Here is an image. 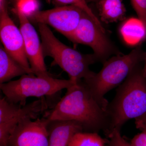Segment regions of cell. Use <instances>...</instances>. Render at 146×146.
<instances>
[{
	"label": "cell",
	"mask_w": 146,
	"mask_h": 146,
	"mask_svg": "<svg viewBox=\"0 0 146 146\" xmlns=\"http://www.w3.org/2000/svg\"><path fill=\"white\" fill-rule=\"evenodd\" d=\"M46 117L49 121H72L84 132L107 133L109 121L106 111L99 104L82 80L67 89L65 96Z\"/></svg>",
	"instance_id": "obj_1"
},
{
	"label": "cell",
	"mask_w": 146,
	"mask_h": 146,
	"mask_svg": "<svg viewBox=\"0 0 146 146\" xmlns=\"http://www.w3.org/2000/svg\"><path fill=\"white\" fill-rule=\"evenodd\" d=\"M141 65L136 68L117 89L116 96L106 107L109 129H121L131 119L135 120L136 127L146 129V79Z\"/></svg>",
	"instance_id": "obj_2"
},
{
	"label": "cell",
	"mask_w": 146,
	"mask_h": 146,
	"mask_svg": "<svg viewBox=\"0 0 146 146\" xmlns=\"http://www.w3.org/2000/svg\"><path fill=\"white\" fill-rule=\"evenodd\" d=\"M146 52L137 47L127 54H118L103 63L102 70L83 82L94 98L106 110L108 102L104 96L125 81L131 73L145 61Z\"/></svg>",
	"instance_id": "obj_3"
},
{
	"label": "cell",
	"mask_w": 146,
	"mask_h": 146,
	"mask_svg": "<svg viewBox=\"0 0 146 146\" xmlns=\"http://www.w3.org/2000/svg\"><path fill=\"white\" fill-rule=\"evenodd\" d=\"M44 56L52 58L55 64L68 74L70 79L79 81L94 72L89 66L97 61L94 54H84L60 42L47 25L38 24Z\"/></svg>",
	"instance_id": "obj_4"
},
{
	"label": "cell",
	"mask_w": 146,
	"mask_h": 146,
	"mask_svg": "<svg viewBox=\"0 0 146 146\" xmlns=\"http://www.w3.org/2000/svg\"><path fill=\"white\" fill-rule=\"evenodd\" d=\"M78 81L60 79L50 75L36 76L26 74L19 79L1 84L0 88L5 97L13 103L25 105L30 97L42 98L57 94L64 89H68Z\"/></svg>",
	"instance_id": "obj_5"
},
{
	"label": "cell",
	"mask_w": 146,
	"mask_h": 146,
	"mask_svg": "<svg viewBox=\"0 0 146 146\" xmlns=\"http://www.w3.org/2000/svg\"><path fill=\"white\" fill-rule=\"evenodd\" d=\"M68 39L74 43L91 47L97 61L103 63L112 55L120 54L106 35L105 29L98 25L85 11L83 12L78 27Z\"/></svg>",
	"instance_id": "obj_6"
},
{
	"label": "cell",
	"mask_w": 146,
	"mask_h": 146,
	"mask_svg": "<svg viewBox=\"0 0 146 146\" xmlns=\"http://www.w3.org/2000/svg\"><path fill=\"white\" fill-rule=\"evenodd\" d=\"M0 37L7 52L28 74H33L26 54L23 35L9 15L7 0H0Z\"/></svg>",
	"instance_id": "obj_7"
},
{
	"label": "cell",
	"mask_w": 146,
	"mask_h": 146,
	"mask_svg": "<svg viewBox=\"0 0 146 146\" xmlns=\"http://www.w3.org/2000/svg\"><path fill=\"white\" fill-rule=\"evenodd\" d=\"M84 12L75 6H60L39 10L28 18L30 21L52 27L68 39L78 27Z\"/></svg>",
	"instance_id": "obj_8"
},
{
	"label": "cell",
	"mask_w": 146,
	"mask_h": 146,
	"mask_svg": "<svg viewBox=\"0 0 146 146\" xmlns=\"http://www.w3.org/2000/svg\"><path fill=\"white\" fill-rule=\"evenodd\" d=\"M32 120L26 118L19 123L11 134L8 146H48L49 121L46 117Z\"/></svg>",
	"instance_id": "obj_9"
},
{
	"label": "cell",
	"mask_w": 146,
	"mask_h": 146,
	"mask_svg": "<svg viewBox=\"0 0 146 146\" xmlns=\"http://www.w3.org/2000/svg\"><path fill=\"white\" fill-rule=\"evenodd\" d=\"M13 11L19 19L25 51L33 74L36 76H50L45 63L42 42L36 31L28 18L16 9Z\"/></svg>",
	"instance_id": "obj_10"
},
{
	"label": "cell",
	"mask_w": 146,
	"mask_h": 146,
	"mask_svg": "<svg viewBox=\"0 0 146 146\" xmlns=\"http://www.w3.org/2000/svg\"><path fill=\"white\" fill-rule=\"evenodd\" d=\"M44 98L22 106L7 121L0 123V146H8L9 139L16 126L26 118L36 119L48 107Z\"/></svg>",
	"instance_id": "obj_11"
},
{
	"label": "cell",
	"mask_w": 146,
	"mask_h": 146,
	"mask_svg": "<svg viewBox=\"0 0 146 146\" xmlns=\"http://www.w3.org/2000/svg\"><path fill=\"white\" fill-rule=\"evenodd\" d=\"M48 146H68L76 133L83 131L81 125L74 121H49L48 126Z\"/></svg>",
	"instance_id": "obj_12"
},
{
	"label": "cell",
	"mask_w": 146,
	"mask_h": 146,
	"mask_svg": "<svg viewBox=\"0 0 146 146\" xmlns=\"http://www.w3.org/2000/svg\"><path fill=\"white\" fill-rule=\"evenodd\" d=\"M96 3L101 22L108 24L125 20L126 9L122 0H98Z\"/></svg>",
	"instance_id": "obj_13"
},
{
	"label": "cell",
	"mask_w": 146,
	"mask_h": 146,
	"mask_svg": "<svg viewBox=\"0 0 146 146\" xmlns=\"http://www.w3.org/2000/svg\"><path fill=\"white\" fill-rule=\"evenodd\" d=\"M122 38L129 46L139 44L146 39V29L138 18L125 20L119 27Z\"/></svg>",
	"instance_id": "obj_14"
},
{
	"label": "cell",
	"mask_w": 146,
	"mask_h": 146,
	"mask_svg": "<svg viewBox=\"0 0 146 146\" xmlns=\"http://www.w3.org/2000/svg\"><path fill=\"white\" fill-rule=\"evenodd\" d=\"M28 74L18 62L7 52L3 46L0 48V84L6 83L12 79Z\"/></svg>",
	"instance_id": "obj_15"
},
{
	"label": "cell",
	"mask_w": 146,
	"mask_h": 146,
	"mask_svg": "<svg viewBox=\"0 0 146 146\" xmlns=\"http://www.w3.org/2000/svg\"><path fill=\"white\" fill-rule=\"evenodd\" d=\"M68 146H107V140L98 133L82 131L74 135Z\"/></svg>",
	"instance_id": "obj_16"
},
{
	"label": "cell",
	"mask_w": 146,
	"mask_h": 146,
	"mask_svg": "<svg viewBox=\"0 0 146 146\" xmlns=\"http://www.w3.org/2000/svg\"><path fill=\"white\" fill-rule=\"evenodd\" d=\"M58 6L64 5H74L81 8L89 15L95 22L101 28L105 29L101 21L99 18L93 12L91 9L87 4L86 0H51Z\"/></svg>",
	"instance_id": "obj_17"
},
{
	"label": "cell",
	"mask_w": 146,
	"mask_h": 146,
	"mask_svg": "<svg viewBox=\"0 0 146 146\" xmlns=\"http://www.w3.org/2000/svg\"><path fill=\"white\" fill-rule=\"evenodd\" d=\"M39 7L38 0H18L16 9L29 18L39 11Z\"/></svg>",
	"instance_id": "obj_18"
},
{
	"label": "cell",
	"mask_w": 146,
	"mask_h": 146,
	"mask_svg": "<svg viewBox=\"0 0 146 146\" xmlns=\"http://www.w3.org/2000/svg\"><path fill=\"white\" fill-rule=\"evenodd\" d=\"M120 130L115 129L106 135L107 146H133L123 138Z\"/></svg>",
	"instance_id": "obj_19"
},
{
	"label": "cell",
	"mask_w": 146,
	"mask_h": 146,
	"mask_svg": "<svg viewBox=\"0 0 146 146\" xmlns=\"http://www.w3.org/2000/svg\"><path fill=\"white\" fill-rule=\"evenodd\" d=\"M131 2L138 19L146 29V0H131Z\"/></svg>",
	"instance_id": "obj_20"
},
{
	"label": "cell",
	"mask_w": 146,
	"mask_h": 146,
	"mask_svg": "<svg viewBox=\"0 0 146 146\" xmlns=\"http://www.w3.org/2000/svg\"><path fill=\"white\" fill-rule=\"evenodd\" d=\"M134 136L130 143L133 146H146V129Z\"/></svg>",
	"instance_id": "obj_21"
},
{
	"label": "cell",
	"mask_w": 146,
	"mask_h": 146,
	"mask_svg": "<svg viewBox=\"0 0 146 146\" xmlns=\"http://www.w3.org/2000/svg\"><path fill=\"white\" fill-rule=\"evenodd\" d=\"M142 73H143V76L146 79V54L145 59V65L143 68L142 69Z\"/></svg>",
	"instance_id": "obj_22"
},
{
	"label": "cell",
	"mask_w": 146,
	"mask_h": 146,
	"mask_svg": "<svg viewBox=\"0 0 146 146\" xmlns=\"http://www.w3.org/2000/svg\"><path fill=\"white\" fill-rule=\"evenodd\" d=\"M88 1L93 2H96V1L98 0H87Z\"/></svg>",
	"instance_id": "obj_23"
}]
</instances>
